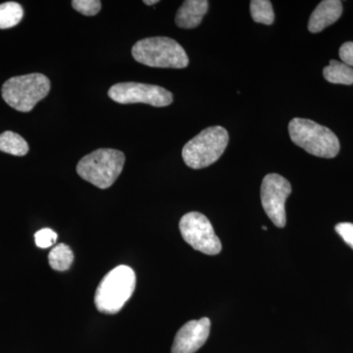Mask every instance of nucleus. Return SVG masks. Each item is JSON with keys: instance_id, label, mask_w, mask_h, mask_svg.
Segmentation results:
<instances>
[{"instance_id": "f257e3e1", "label": "nucleus", "mask_w": 353, "mask_h": 353, "mask_svg": "<svg viewBox=\"0 0 353 353\" xmlns=\"http://www.w3.org/2000/svg\"><path fill=\"white\" fill-rule=\"evenodd\" d=\"M136 274L131 267L120 265L102 279L95 292V307L99 312L112 315L119 312L136 289Z\"/></svg>"}, {"instance_id": "f03ea898", "label": "nucleus", "mask_w": 353, "mask_h": 353, "mask_svg": "<svg viewBox=\"0 0 353 353\" xmlns=\"http://www.w3.org/2000/svg\"><path fill=\"white\" fill-rule=\"evenodd\" d=\"M132 55L139 63L153 68L183 69L190 63L183 46L166 37L141 39L132 46Z\"/></svg>"}, {"instance_id": "7ed1b4c3", "label": "nucleus", "mask_w": 353, "mask_h": 353, "mask_svg": "<svg viewBox=\"0 0 353 353\" xmlns=\"http://www.w3.org/2000/svg\"><path fill=\"white\" fill-rule=\"evenodd\" d=\"M125 160L126 157L120 150L99 148L79 161L77 173L95 187L108 189L122 173Z\"/></svg>"}, {"instance_id": "20e7f679", "label": "nucleus", "mask_w": 353, "mask_h": 353, "mask_svg": "<svg viewBox=\"0 0 353 353\" xmlns=\"http://www.w3.org/2000/svg\"><path fill=\"white\" fill-rule=\"evenodd\" d=\"M289 134L292 143L314 157L334 158L340 152L338 137L314 121L294 118L290 122Z\"/></svg>"}, {"instance_id": "39448f33", "label": "nucleus", "mask_w": 353, "mask_h": 353, "mask_svg": "<svg viewBox=\"0 0 353 353\" xmlns=\"http://www.w3.org/2000/svg\"><path fill=\"white\" fill-rule=\"evenodd\" d=\"M50 90V79L43 74L34 73L9 79L2 85L1 94L10 108L26 113L48 97Z\"/></svg>"}, {"instance_id": "423d86ee", "label": "nucleus", "mask_w": 353, "mask_h": 353, "mask_svg": "<svg viewBox=\"0 0 353 353\" xmlns=\"http://www.w3.org/2000/svg\"><path fill=\"white\" fill-rule=\"evenodd\" d=\"M228 143L229 134L225 128H206L183 146V161L192 169L206 168L222 157Z\"/></svg>"}, {"instance_id": "0eeeda50", "label": "nucleus", "mask_w": 353, "mask_h": 353, "mask_svg": "<svg viewBox=\"0 0 353 353\" xmlns=\"http://www.w3.org/2000/svg\"><path fill=\"white\" fill-rule=\"evenodd\" d=\"M179 228L183 240L194 250L208 255L219 254L222 250V243L216 236L212 224L201 213L190 212L183 215Z\"/></svg>"}, {"instance_id": "6e6552de", "label": "nucleus", "mask_w": 353, "mask_h": 353, "mask_svg": "<svg viewBox=\"0 0 353 353\" xmlns=\"http://www.w3.org/2000/svg\"><path fill=\"white\" fill-rule=\"evenodd\" d=\"M108 95L121 104L145 103L154 108H165L173 102V94L169 90L150 83H116L109 88Z\"/></svg>"}, {"instance_id": "1a4fd4ad", "label": "nucleus", "mask_w": 353, "mask_h": 353, "mask_svg": "<svg viewBox=\"0 0 353 353\" xmlns=\"http://www.w3.org/2000/svg\"><path fill=\"white\" fill-rule=\"evenodd\" d=\"M292 194V185L287 179L278 174L264 176L261 185V202L265 213L278 228L287 223L285 204Z\"/></svg>"}, {"instance_id": "9d476101", "label": "nucleus", "mask_w": 353, "mask_h": 353, "mask_svg": "<svg viewBox=\"0 0 353 353\" xmlns=\"http://www.w3.org/2000/svg\"><path fill=\"white\" fill-rule=\"evenodd\" d=\"M211 322L208 317L192 320L179 330L172 345V353H194L208 341Z\"/></svg>"}, {"instance_id": "9b49d317", "label": "nucleus", "mask_w": 353, "mask_h": 353, "mask_svg": "<svg viewBox=\"0 0 353 353\" xmlns=\"http://www.w3.org/2000/svg\"><path fill=\"white\" fill-rule=\"evenodd\" d=\"M343 14V4L340 0H324L320 2L311 14L308 30L311 32H320L330 25L340 19Z\"/></svg>"}, {"instance_id": "f8f14e48", "label": "nucleus", "mask_w": 353, "mask_h": 353, "mask_svg": "<svg viewBox=\"0 0 353 353\" xmlns=\"http://www.w3.org/2000/svg\"><path fill=\"white\" fill-rule=\"evenodd\" d=\"M208 0H185L176 15V24L182 29H194L201 25L208 13Z\"/></svg>"}, {"instance_id": "ddd939ff", "label": "nucleus", "mask_w": 353, "mask_h": 353, "mask_svg": "<svg viewBox=\"0 0 353 353\" xmlns=\"http://www.w3.org/2000/svg\"><path fill=\"white\" fill-rule=\"evenodd\" d=\"M323 75L328 82L350 85L353 83V68L343 62L331 60L323 70Z\"/></svg>"}, {"instance_id": "4468645a", "label": "nucleus", "mask_w": 353, "mask_h": 353, "mask_svg": "<svg viewBox=\"0 0 353 353\" xmlns=\"http://www.w3.org/2000/svg\"><path fill=\"white\" fill-rule=\"evenodd\" d=\"M0 152L24 157L29 152V145L20 134L6 131L0 134Z\"/></svg>"}, {"instance_id": "2eb2a0df", "label": "nucleus", "mask_w": 353, "mask_h": 353, "mask_svg": "<svg viewBox=\"0 0 353 353\" xmlns=\"http://www.w3.org/2000/svg\"><path fill=\"white\" fill-rule=\"evenodd\" d=\"M74 261V253L65 243H59L51 250L48 255V262L51 268L55 271L69 270Z\"/></svg>"}, {"instance_id": "dca6fc26", "label": "nucleus", "mask_w": 353, "mask_h": 353, "mask_svg": "<svg viewBox=\"0 0 353 353\" xmlns=\"http://www.w3.org/2000/svg\"><path fill=\"white\" fill-rule=\"evenodd\" d=\"M24 16L23 7L17 2L0 4V29H10L21 22Z\"/></svg>"}, {"instance_id": "f3484780", "label": "nucleus", "mask_w": 353, "mask_h": 353, "mask_svg": "<svg viewBox=\"0 0 353 353\" xmlns=\"http://www.w3.org/2000/svg\"><path fill=\"white\" fill-rule=\"evenodd\" d=\"M250 14L254 22L272 25L275 21L273 6L269 0H252L250 2Z\"/></svg>"}, {"instance_id": "a211bd4d", "label": "nucleus", "mask_w": 353, "mask_h": 353, "mask_svg": "<svg viewBox=\"0 0 353 353\" xmlns=\"http://www.w3.org/2000/svg\"><path fill=\"white\" fill-rule=\"evenodd\" d=\"M71 3L75 10L85 16L97 15L101 9L99 0H73Z\"/></svg>"}, {"instance_id": "6ab92c4d", "label": "nucleus", "mask_w": 353, "mask_h": 353, "mask_svg": "<svg viewBox=\"0 0 353 353\" xmlns=\"http://www.w3.org/2000/svg\"><path fill=\"white\" fill-rule=\"evenodd\" d=\"M57 234L53 230L46 229L39 230L34 234V241L36 245L39 248H51L57 243Z\"/></svg>"}, {"instance_id": "aec40b11", "label": "nucleus", "mask_w": 353, "mask_h": 353, "mask_svg": "<svg viewBox=\"0 0 353 353\" xmlns=\"http://www.w3.org/2000/svg\"><path fill=\"white\" fill-rule=\"evenodd\" d=\"M336 233L340 234L341 239L348 246L353 250V224L352 223H339L334 227Z\"/></svg>"}, {"instance_id": "412c9836", "label": "nucleus", "mask_w": 353, "mask_h": 353, "mask_svg": "<svg viewBox=\"0 0 353 353\" xmlns=\"http://www.w3.org/2000/svg\"><path fill=\"white\" fill-rule=\"evenodd\" d=\"M340 58L343 63L347 64V66L353 67V41H347L341 46Z\"/></svg>"}, {"instance_id": "4be33fe9", "label": "nucleus", "mask_w": 353, "mask_h": 353, "mask_svg": "<svg viewBox=\"0 0 353 353\" xmlns=\"http://www.w3.org/2000/svg\"><path fill=\"white\" fill-rule=\"evenodd\" d=\"M158 0H152V1H148V0H145V1H143V3H145L146 6H153V4H157L158 3Z\"/></svg>"}, {"instance_id": "5701e85b", "label": "nucleus", "mask_w": 353, "mask_h": 353, "mask_svg": "<svg viewBox=\"0 0 353 353\" xmlns=\"http://www.w3.org/2000/svg\"><path fill=\"white\" fill-rule=\"evenodd\" d=\"M262 229H263V230H264V231H266V230H267V227L263 226V227H262Z\"/></svg>"}]
</instances>
